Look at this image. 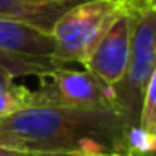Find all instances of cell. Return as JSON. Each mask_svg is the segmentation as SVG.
I'll return each mask as SVG.
<instances>
[{"label": "cell", "instance_id": "30bf717a", "mask_svg": "<svg viewBox=\"0 0 156 156\" xmlns=\"http://www.w3.org/2000/svg\"><path fill=\"white\" fill-rule=\"evenodd\" d=\"M0 66L4 68H9L15 72V75H44L55 68H59L61 64L57 62H39V61H26V59H17V57H11V55H4L0 53Z\"/></svg>", "mask_w": 156, "mask_h": 156}, {"label": "cell", "instance_id": "5bb4252c", "mask_svg": "<svg viewBox=\"0 0 156 156\" xmlns=\"http://www.w3.org/2000/svg\"><path fill=\"white\" fill-rule=\"evenodd\" d=\"M28 156H79L72 152H30Z\"/></svg>", "mask_w": 156, "mask_h": 156}, {"label": "cell", "instance_id": "e0dca14e", "mask_svg": "<svg viewBox=\"0 0 156 156\" xmlns=\"http://www.w3.org/2000/svg\"><path fill=\"white\" fill-rule=\"evenodd\" d=\"M121 2H125V0H121ZM125 4H127V2H125ZM127 6H129V4H127Z\"/></svg>", "mask_w": 156, "mask_h": 156}, {"label": "cell", "instance_id": "4fadbf2b", "mask_svg": "<svg viewBox=\"0 0 156 156\" xmlns=\"http://www.w3.org/2000/svg\"><path fill=\"white\" fill-rule=\"evenodd\" d=\"M28 152H22V151H17V149H9L6 145L0 143V156H26Z\"/></svg>", "mask_w": 156, "mask_h": 156}, {"label": "cell", "instance_id": "8fae6325", "mask_svg": "<svg viewBox=\"0 0 156 156\" xmlns=\"http://www.w3.org/2000/svg\"><path fill=\"white\" fill-rule=\"evenodd\" d=\"M125 156H156V138H147L136 127L130 132V141Z\"/></svg>", "mask_w": 156, "mask_h": 156}, {"label": "cell", "instance_id": "ba28073f", "mask_svg": "<svg viewBox=\"0 0 156 156\" xmlns=\"http://www.w3.org/2000/svg\"><path fill=\"white\" fill-rule=\"evenodd\" d=\"M15 72L0 66V119L35 105V92L15 83Z\"/></svg>", "mask_w": 156, "mask_h": 156}, {"label": "cell", "instance_id": "6da1fadb", "mask_svg": "<svg viewBox=\"0 0 156 156\" xmlns=\"http://www.w3.org/2000/svg\"><path fill=\"white\" fill-rule=\"evenodd\" d=\"M129 121L114 108L33 105L0 119V143L22 152H72L125 156Z\"/></svg>", "mask_w": 156, "mask_h": 156}, {"label": "cell", "instance_id": "7c38bea8", "mask_svg": "<svg viewBox=\"0 0 156 156\" xmlns=\"http://www.w3.org/2000/svg\"><path fill=\"white\" fill-rule=\"evenodd\" d=\"M125 2L129 4L130 11H136V9H151L154 0H125Z\"/></svg>", "mask_w": 156, "mask_h": 156}, {"label": "cell", "instance_id": "3957f363", "mask_svg": "<svg viewBox=\"0 0 156 156\" xmlns=\"http://www.w3.org/2000/svg\"><path fill=\"white\" fill-rule=\"evenodd\" d=\"M156 66V11L136 9L132 11V42L130 57L123 79L112 90L114 108L138 127L140 110L145 96L147 83Z\"/></svg>", "mask_w": 156, "mask_h": 156}, {"label": "cell", "instance_id": "8992f818", "mask_svg": "<svg viewBox=\"0 0 156 156\" xmlns=\"http://www.w3.org/2000/svg\"><path fill=\"white\" fill-rule=\"evenodd\" d=\"M0 53L26 61L61 64L55 59V42L51 33L8 19H0Z\"/></svg>", "mask_w": 156, "mask_h": 156}, {"label": "cell", "instance_id": "5b68a950", "mask_svg": "<svg viewBox=\"0 0 156 156\" xmlns=\"http://www.w3.org/2000/svg\"><path fill=\"white\" fill-rule=\"evenodd\" d=\"M132 42V11H125L105 33L90 59L87 61V70L101 81L112 94L116 85L123 79L130 57Z\"/></svg>", "mask_w": 156, "mask_h": 156}, {"label": "cell", "instance_id": "52a82bcc", "mask_svg": "<svg viewBox=\"0 0 156 156\" xmlns=\"http://www.w3.org/2000/svg\"><path fill=\"white\" fill-rule=\"evenodd\" d=\"M81 0H0V19L51 33L57 20Z\"/></svg>", "mask_w": 156, "mask_h": 156}, {"label": "cell", "instance_id": "9a60e30c", "mask_svg": "<svg viewBox=\"0 0 156 156\" xmlns=\"http://www.w3.org/2000/svg\"><path fill=\"white\" fill-rule=\"evenodd\" d=\"M88 156H118V154H88Z\"/></svg>", "mask_w": 156, "mask_h": 156}, {"label": "cell", "instance_id": "2e32d148", "mask_svg": "<svg viewBox=\"0 0 156 156\" xmlns=\"http://www.w3.org/2000/svg\"><path fill=\"white\" fill-rule=\"evenodd\" d=\"M151 9H154V11H156V0H154V4H152V8H151Z\"/></svg>", "mask_w": 156, "mask_h": 156}, {"label": "cell", "instance_id": "277c9868", "mask_svg": "<svg viewBox=\"0 0 156 156\" xmlns=\"http://www.w3.org/2000/svg\"><path fill=\"white\" fill-rule=\"evenodd\" d=\"M35 105H55L73 108H114L110 90L87 70L55 68L41 75L39 90H35ZM116 110V108H114Z\"/></svg>", "mask_w": 156, "mask_h": 156}, {"label": "cell", "instance_id": "7a4b0ae2", "mask_svg": "<svg viewBox=\"0 0 156 156\" xmlns=\"http://www.w3.org/2000/svg\"><path fill=\"white\" fill-rule=\"evenodd\" d=\"M130 8L121 0H81L53 26L55 59L87 64L108 28Z\"/></svg>", "mask_w": 156, "mask_h": 156}, {"label": "cell", "instance_id": "9c48e42d", "mask_svg": "<svg viewBox=\"0 0 156 156\" xmlns=\"http://www.w3.org/2000/svg\"><path fill=\"white\" fill-rule=\"evenodd\" d=\"M138 129L147 138H156V66L151 73V79L145 88Z\"/></svg>", "mask_w": 156, "mask_h": 156}]
</instances>
